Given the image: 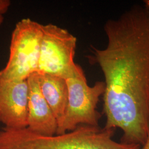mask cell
Wrapping results in <instances>:
<instances>
[{
  "label": "cell",
  "mask_w": 149,
  "mask_h": 149,
  "mask_svg": "<svg viewBox=\"0 0 149 149\" xmlns=\"http://www.w3.org/2000/svg\"><path fill=\"white\" fill-rule=\"evenodd\" d=\"M65 80L68 91V103L56 134L73 130L80 125L99 126L101 114L97 111V104L104 92V81L88 85L84 70L77 64Z\"/></svg>",
  "instance_id": "obj_3"
},
{
  "label": "cell",
  "mask_w": 149,
  "mask_h": 149,
  "mask_svg": "<svg viewBox=\"0 0 149 149\" xmlns=\"http://www.w3.org/2000/svg\"><path fill=\"white\" fill-rule=\"evenodd\" d=\"M27 80H0V123L7 128H27Z\"/></svg>",
  "instance_id": "obj_6"
},
{
  "label": "cell",
  "mask_w": 149,
  "mask_h": 149,
  "mask_svg": "<svg viewBox=\"0 0 149 149\" xmlns=\"http://www.w3.org/2000/svg\"><path fill=\"white\" fill-rule=\"evenodd\" d=\"M144 5L149 8V0L144 1Z\"/></svg>",
  "instance_id": "obj_11"
},
{
  "label": "cell",
  "mask_w": 149,
  "mask_h": 149,
  "mask_svg": "<svg viewBox=\"0 0 149 149\" xmlns=\"http://www.w3.org/2000/svg\"><path fill=\"white\" fill-rule=\"evenodd\" d=\"M10 0H0V26L4 21V15L11 5Z\"/></svg>",
  "instance_id": "obj_9"
},
{
  "label": "cell",
  "mask_w": 149,
  "mask_h": 149,
  "mask_svg": "<svg viewBox=\"0 0 149 149\" xmlns=\"http://www.w3.org/2000/svg\"><path fill=\"white\" fill-rule=\"evenodd\" d=\"M140 149H149V127L146 140L144 144L141 146V148Z\"/></svg>",
  "instance_id": "obj_10"
},
{
  "label": "cell",
  "mask_w": 149,
  "mask_h": 149,
  "mask_svg": "<svg viewBox=\"0 0 149 149\" xmlns=\"http://www.w3.org/2000/svg\"><path fill=\"white\" fill-rule=\"evenodd\" d=\"M28 100L27 128L36 133L53 136L56 134L58 122L40 91L38 73L28 79Z\"/></svg>",
  "instance_id": "obj_7"
},
{
  "label": "cell",
  "mask_w": 149,
  "mask_h": 149,
  "mask_svg": "<svg viewBox=\"0 0 149 149\" xmlns=\"http://www.w3.org/2000/svg\"><path fill=\"white\" fill-rule=\"evenodd\" d=\"M42 26L30 18L22 19L12 32L8 60L0 71V80H27L37 73Z\"/></svg>",
  "instance_id": "obj_4"
},
{
  "label": "cell",
  "mask_w": 149,
  "mask_h": 149,
  "mask_svg": "<svg viewBox=\"0 0 149 149\" xmlns=\"http://www.w3.org/2000/svg\"><path fill=\"white\" fill-rule=\"evenodd\" d=\"M115 129L80 125L62 134L45 136L27 128L4 127L0 130V149H127L113 139Z\"/></svg>",
  "instance_id": "obj_2"
},
{
  "label": "cell",
  "mask_w": 149,
  "mask_h": 149,
  "mask_svg": "<svg viewBox=\"0 0 149 149\" xmlns=\"http://www.w3.org/2000/svg\"><path fill=\"white\" fill-rule=\"evenodd\" d=\"M40 91L53 112L58 126L64 117L68 103V91L64 78L48 74H39Z\"/></svg>",
  "instance_id": "obj_8"
},
{
  "label": "cell",
  "mask_w": 149,
  "mask_h": 149,
  "mask_svg": "<svg viewBox=\"0 0 149 149\" xmlns=\"http://www.w3.org/2000/svg\"><path fill=\"white\" fill-rule=\"evenodd\" d=\"M42 38L38 74L66 79L76 64L74 57L77 38L55 24L42 26Z\"/></svg>",
  "instance_id": "obj_5"
},
{
  "label": "cell",
  "mask_w": 149,
  "mask_h": 149,
  "mask_svg": "<svg viewBox=\"0 0 149 149\" xmlns=\"http://www.w3.org/2000/svg\"><path fill=\"white\" fill-rule=\"evenodd\" d=\"M104 30L107 46L92 47L90 60L104 77V127L120 129L121 142L142 146L149 127V8L132 6Z\"/></svg>",
  "instance_id": "obj_1"
}]
</instances>
